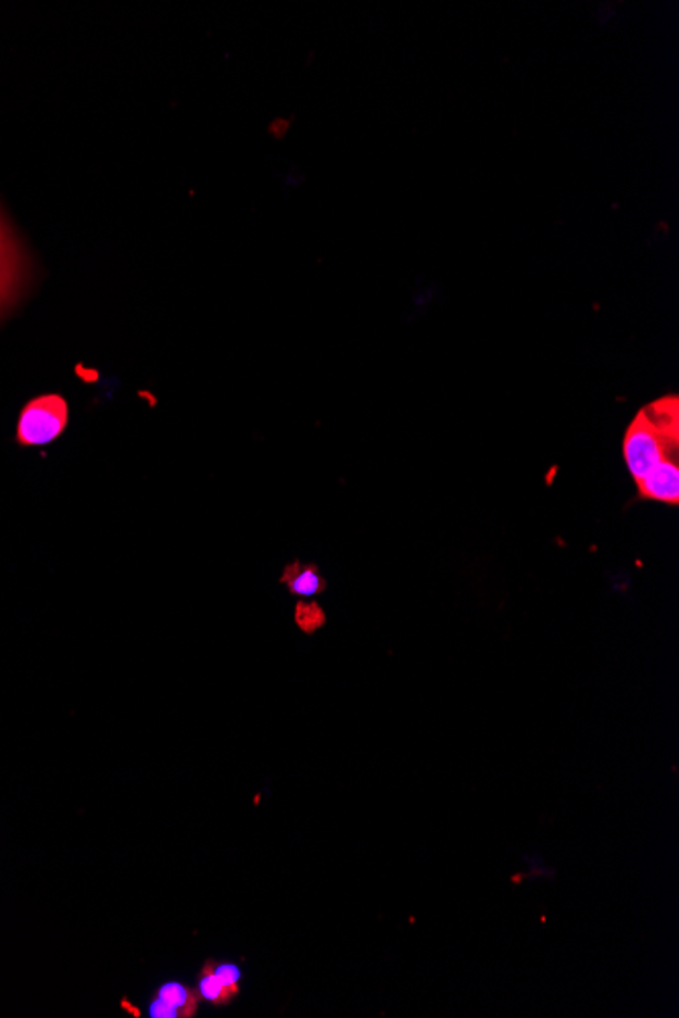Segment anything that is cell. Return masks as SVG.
Returning a JSON list of instances; mask_svg holds the SVG:
<instances>
[{"mask_svg":"<svg viewBox=\"0 0 679 1018\" xmlns=\"http://www.w3.org/2000/svg\"><path fill=\"white\" fill-rule=\"evenodd\" d=\"M679 407L676 397H665L643 409L623 439V455L634 485L657 464L678 457Z\"/></svg>","mask_w":679,"mask_h":1018,"instance_id":"obj_1","label":"cell"},{"mask_svg":"<svg viewBox=\"0 0 679 1018\" xmlns=\"http://www.w3.org/2000/svg\"><path fill=\"white\" fill-rule=\"evenodd\" d=\"M67 427V403L60 394H41L21 411L16 439L21 445H46Z\"/></svg>","mask_w":679,"mask_h":1018,"instance_id":"obj_2","label":"cell"},{"mask_svg":"<svg viewBox=\"0 0 679 1018\" xmlns=\"http://www.w3.org/2000/svg\"><path fill=\"white\" fill-rule=\"evenodd\" d=\"M639 497L645 501L664 502L669 506L679 504V464L678 457L664 460L643 480L637 482Z\"/></svg>","mask_w":679,"mask_h":1018,"instance_id":"obj_3","label":"cell"},{"mask_svg":"<svg viewBox=\"0 0 679 1018\" xmlns=\"http://www.w3.org/2000/svg\"><path fill=\"white\" fill-rule=\"evenodd\" d=\"M281 583L289 588L291 594L301 595V598L319 594L328 586L316 565H303L300 562H293L285 567Z\"/></svg>","mask_w":679,"mask_h":1018,"instance_id":"obj_4","label":"cell"},{"mask_svg":"<svg viewBox=\"0 0 679 1018\" xmlns=\"http://www.w3.org/2000/svg\"><path fill=\"white\" fill-rule=\"evenodd\" d=\"M155 998L172 1006L179 1018H193L200 1008V994L181 982H165L159 986Z\"/></svg>","mask_w":679,"mask_h":1018,"instance_id":"obj_5","label":"cell"},{"mask_svg":"<svg viewBox=\"0 0 679 1018\" xmlns=\"http://www.w3.org/2000/svg\"><path fill=\"white\" fill-rule=\"evenodd\" d=\"M25 256L4 219L0 218V277L23 281Z\"/></svg>","mask_w":679,"mask_h":1018,"instance_id":"obj_6","label":"cell"},{"mask_svg":"<svg viewBox=\"0 0 679 1018\" xmlns=\"http://www.w3.org/2000/svg\"><path fill=\"white\" fill-rule=\"evenodd\" d=\"M198 994H200V998H204L205 1003L214 1004V1006H226V1004L232 1003L235 996H237V992L226 986L221 978L214 973L212 966H210V959L205 962L204 968L200 971Z\"/></svg>","mask_w":679,"mask_h":1018,"instance_id":"obj_7","label":"cell"},{"mask_svg":"<svg viewBox=\"0 0 679 1018\" xmlns=\"http://www.w3.org/2000/svg\"><path fill=\"white\" fill-rule=\"evenodd\" d=\"M296 623L303 632L312 634V632H316L317 628L326 625V614L317 606L316 602H312V604L300 602L298 608H296Z\"/></svg>","mask_w":679,"mask_h":1018,"instance_id":"obj_8","label":"cell"},{"mask_svg":"<svg viewBox=\"0 0 679 1018\" xmlns=\"http://www.w3.org/2000/svg\"><path fill=\"white\" fill-rule=\"evenodd\" d=\"M210 966L214 973L221 978L222 982L230 990L235 992H240V982H242V971L238 968L237 964L232 962H216V959H210Z\"/></svg>","mask_w":679,"mask_h":1018,"instance_id":"obj_9","label":"cell"},{"mask_svg":"<svg viewBox=\"0 0 679 1018\" xmlns=\"http://www.w3.org/2000/svg\"><path fill=\"white\" fill-rule=\"evenodd\" d=\"M21 282L23 281L0 277V310L4 307V303H9V301H13V299L16 298V289H18Z\"/></svg>","mask_w":679,"mask_h":1018,"instance_id":"obj_10","label":"cell"},{"mask_svg":"<svg viewBox=\"0 0 679 1018\" xmlns=\"http://www.w3.org/2000/svg\"><path fill=\"white\" fill-rule=\"evenodd\" d=\"M149 1017L153 1018H179L177 1013H175L172 1006H167L165 1003H161L159 998L153 996V1001L149 1004Z\"/></svg>","mask_w":679,"mask_h":1018,"instance_id":"obj_11","label":"cell"}]
</instances>
